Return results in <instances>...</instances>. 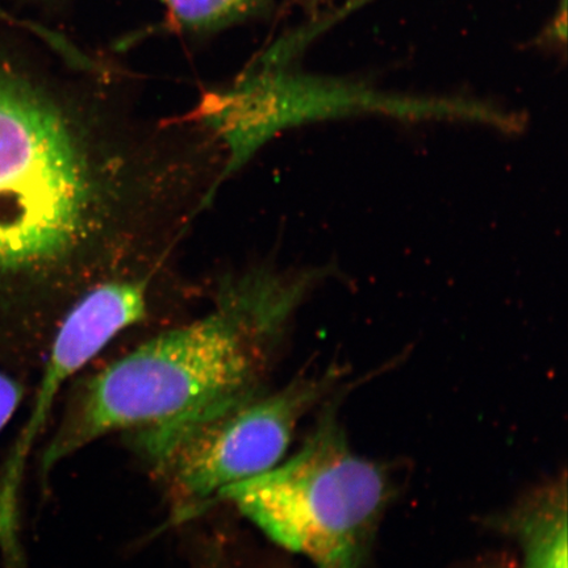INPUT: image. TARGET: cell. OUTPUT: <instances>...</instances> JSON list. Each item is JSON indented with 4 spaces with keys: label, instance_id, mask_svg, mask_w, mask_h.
I'll list each match as a JSON object with an SVG mask.
<instances>
[{
    "label": "cell",
    "instance_id": "8",
    "mask_svg": "<svg viewBox=\"0 0 568 568\" xmlns=\"http://www.w3.org/2000/svg\"><path fill=\"white\" fill-rule=\"evenodd\" d=\"M169 23L190 33H210L261 16L273 0H158Z\"/></svg>",
    "mask_w": 568,
    "mask_h": 568
},
{
    "label": "cell",
    "instance_id": "4",
    "mask_svg": "<svg viewBox=\"0 0 568 568\" xmlns=\"http://www.w3.org/2000/svg\"><path fill=\"white\" fill-rule=\"evenodd\" d=\"M337 368L268 390H237L187 416L130 433L172 501L176 523L217 503L224 489L272 470L286 457L303 418L335 394Z\"/></svg>",
    "mask_w": 568,
    "mask_h": 568
},
{
    "label": "cell",
    "instance_id": "10",
    "mask_svg": "<svg viewBox=\"0 0 568 568\" xmlns=\"http://www.w3.org/2000/svg\"><path fill=\"white\" fill-rule=\"evenodd\" d=\"M565 2H567V0H565Z\"/></svg>",
    "mask_w": 568,
    "mask_h": 568
},
{
    "label": "cell",
    "instance_id": "6",
    "mask_svg": "<svg viewBox=\"0 0 568 568\" xmlns=\"http://www.w3.org/2000/svg\"><path fill=\"white\" fill-rule=\"evenodd\" d=\"M146 288L144 281L105 282L69 311L55 333L31 415L10 453L13 460L26 464L62 387L120 333L146 317Z\"/></svg>",
    "mask_w": 568,
    "mask_h": 568
},
{
    "label": "cell",
    "instance_id": "5",
    "mask_svg": "<svg viewBox=\"0 0 568 568\" xmlns=\"http://www.w3.org/2000/svg\"><path fill=\"white\" fill-rule=\"evenodd\" d=\"M432 109V98L388 94L366 83L302 73L286 62L260 59L230 87L203 95L193 112L226 153L223 173L203 202L287 128L355 113L422 119Z\"/></svg>",
    "mask_w": 568,
    "mask_h": 568
},
{
    "label": "cell",
    "instance_id": "1",
    "mask_svg": "<svg viewBox=\"0 0 568 568\" xmlns=\"http://www.w3.org/2000/svg\"><path fill=\"white\" fill-rule=\"evenodd\" d=\"M305 287V278L239 276L224 284L207 315L104 366L71 399L45 447L41 474L113 433L155 428L264 385L270 353Z\"/></svg>",
    "mask_w": 568,
    "mask_h": 568
},
{
    "label": "cell",
    "instance_id": "9",
    "mask_svg": "<svg viewBox=\"0 0 568 568\" xmlns=\"http://www.w3.org/2000/svg\"><path fill=\"white\" fill-rule=\"evenodd\" d=\"M24 386L10 374L0 371V432L10 423L23 402Z\"/></svg>",
    "mask_w": 568,
    "mask_h": 568
},
{
    "label": "cell",
    "instance_id": "3",
    "mask_svg": "<svg viewBox=\"0 0 568 568\" xmlns=\"http://www.w3.org/2000/svg\"><path fill=\"white\" fill-rule=\"evenodd\" d=\"M389 497L387 473L353 449L332 399L294 456L224 489L217 503H232L315 568H362Z\"/></svg>",
    "mask_w": 568,
    "mask_h": 568
},
{
    "label": "cell",
    "instance_id": "7",
    "mask_svg": "<svg viewBox=\"0 0 568 568\" xmlns=\"http://www.w3.org/2000/svg\"><path fill=\"white\" fill-rule=\"evenodd\" d=\"M523 552V568H568L566 477L538 488L504 518Z\"/></svg>",
    "mask_w": 568,
    "mask_h": 568
},
{
    "label": "cell",
    "instance_id": "2",
    "mask_svg": "<svg viewBox=\"0 0 568 568\" xmlns=\"http://www.w3.org/2000/svg\"><path fill=\"white\" fill-rule=\"evenodd\" d=\"M99 190L73 120L0 62V274L68 260L90 237Z\"/></svg>",
    "mask_w": 568,
    "mask_h": 568
}]
</instances>
